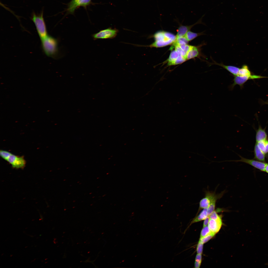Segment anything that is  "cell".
Returning <instances> with one entry per match:
<instances>
[{"label": "cell", "mask_w": 268, "mask_h": 268, "mask_svg": "<svg viewBox=\"0 0 268 268\" xmlns=\"http://www.w3.org/2000/svg\"><path fill=\"white\" fill-rule=\"evenodd\" d=\"M41 39L42 48L45 54L49 57H55L58 51L57 40L48 34Z\"/></svg>", "instance_id": "obj_1"}, {"label": "cell", "mask_w": 268, "mask_h": 268, "mask_svg": "<svg viewBox=\"0 0 268 268\" xmlns=\"http://www.w3.org/2000/svg\"><path fill=\"white\" fill-rule=\"evenodd\" d=\"M43 15V10L42 9L39 13H36L33 11L31 17V19L35 25L38 34L40 39L47 35Z\"/></svg>", "instance_id": "obj_2"}, {"label": "cell", "mask_w": 268, "mask_h": 268, "mask_svg": "<svg viewBox=\"0 0 268 268\" xmlns=\"http://www.w3.org/2000/svg\"><path fill=\"white\" fill-rule=\"evenodd\" d=\"M166 32L163 31H160L156 33L153 36L155 41L150 45L145 46L138 44V46H147L151 48H158L163 47L173 44L174 41L167 36Z\"/></svg>", "instance_id": "obj_3"}, {"label": "cell", "mask_w": 268, "mask_h": 268, "mask_svg": "<svg viewBox=\"0 0 268 268\" xmlns=\"http://www.w3.org/2000/svg\"><path fill=\"white\" fill-rule=\"evenodd\" d=\"M205 193V197L200 202L199 211L202 209L207 208L213 201L217 200L220 198L222 194H216L215 193L209 191H206Z\"/></svg>", "instance_id": "obj_4"}, {"label": "cell", "mask_w": 268, "mask_h": 268, "mask_svg": "<svg viewBox=\"0 0 268 268\" xmlns=\"http://www.w3.org/2000/svg\"><path fill=\"white\" fill-rule=\"evenodd\" d=\"M118 32V30L116 29L109 28L93 34L92 37L94 40L112 39L116 36Z\"/></svg>", "instance_id": "obj_5"}, {"label": "cell", "mask_w": 268, "mask_h": 268, "mask_svg": "<svg viewBox=\"0 0 268 268\" xmlns=\"http://www.w3.org/2000/svg\"><path fill=\"white\" fill-rule=\"evenodd\" d=\"M238 155L240 158L239 160H226L221 162H216L220 163L225 162H244L254 167L261 171H265V168L267 163L254 160L249 159L243 157L239 154L234 152Z\"/></svg>", "instance_id": "obj_6"}, {"label": "cell", "mask_w": 268, "mask_h": 268, "mask_svg": "<svg viewBox=\"0 0 268 268\" xmlns=\"http://www.w3.org/2000/svg\"><path fill=\"white\" fill-rule=\"evenodd\" d=\"M6 161L13 168H23L26 164V161L23 157L17 156L11 153Z\"/></svg>", "instance_id": "obj_7"}, {"label": "cell", "mask_w": 268, "mask_h": 268, "mask_svg": "<svg viewBox=\"0 0 268 268\" xmlns=\"http://www.w3.org/2000/svg\"><path fill=\"white\" fill-rule=\"evenodd\" d=\"M233 83L230 86L229 88L232 90L236 85H239L241 88L243 87L244 84L248 80L257 79V75H251L250 76H242L238 75L234 76Z\"/></svg>", "instance_id": "obj_8"}, {"label": "cell", "mask_w": 268, "mask_h": 268, "mask_svg": "<svg viewBox=\"0 0 268 268\" xmlns=\"http://www.w3.org/2000/svg\"><path fill=\"white\" fill-rule=\"evenodd\" d=\"M203 15L195 23L190 26H184L180 25L177 30V33L176 35V39L184 36L186 33L193 27L194 25L199 24L203 23L202 21L203 17L204 16Z\"/></svg>", "instance_id": "obj_9"}, {"label": "cell", "mask_w": 268, "mask_h": 268, "mask_svg": "<svg viewBox=\"0 0 268 268\" xmlns=\"http://www.w3.org/2000/svg\"><path fill=\"white\" fill-rule=\"evenodd\" d=\"M202 45L198 46L191 45L190 49L186 54L185 58L186 60L196 57L202 56L201 52V47Z\"/></svg>", "instance_id": "obj_10"}, {"label": "cell", "mask_w": 268, "mask_h": 268, "mask_svg": "<svg viewBox=\"0 0 268 268\" xmlns=\"http://www.w3.org/2000/svg\"><path fill=\"white\" fill-rule=\"evenodd\" d=\"M208 224V227L211 232L215 234L219 232L222 226L221 218L217 220L210 219Z\"/></svg>", "instance_id": "obj_11"}, {"label": "cell", "mask_w": 268, "mask_h": 268, "mask_svg": "<svg viewBox=\"0 0 268 268\" xmlns=\"http://www.w3.org/2000/svg\"><path fill=\"white\" fill-rule=\"evenodd\" d=\"M213 62L214 63H209V65L210 66V65H218L222 67L223 68L227 70L232 74L233 76L237 75L239 69V67L234 66L226 65L223 64L218 63L214 61H213Z\"/></svg>", "instance_id": "obj_12"}, {"label": "cell", "mask_w": 268, "mask_h": 268, "mask_svg": "<svg viewBox=\"0 0 268 268\" xmlns=\"http://www.w3.org/2000/svg\"><path fill=\"white\" fill-rule=\"evenodd\" d=\"M254 158L258 161L264 162L265 161V154L260 149L256 143L254 148Z\"/></svg>", "instance_id": "obj_13"}, {"label": "cell", "mask_w": 268, "mask_h": 268, "mask_svg": "<svg viewBox=\"0 0 268 268\" xmlns=\"http://www.w3.org/2000/svg\"><path fill=\"white\" fill-rule=\"evenodd\" d=\"M81 0H71L68 4L67 13V14H73L78 7L79 3Z\"/></svg>", "instance_id": "obj_14"}, {"label": "cell", "mask_w": 268, "mask_h": 268, "mask_svg": "<svg viewBox=\"0 0 268 268\" xmlns=\"http://www.w3.org/2000/svg\"><path fill=\"white\" fill-rule=\"evenodd\" d=\"M267 135L265 130L259 127L256 132V142L267 139Z\"/></svg>", "instance_id": "obj_15"}, {"label": "cell", "mask_w": 268, "mask_h": 268, "mask_svg": "<svg viewBox=\"0 0 268 268\" xmlns=\"http://www.w3.org/2000/svg\"><path fill=\"white\" fill-rule=\"evenodd\" d=\"M256 143L265 154L268 153V140L267 139L256 142Z\"/></svg>", "instance_id": "obj_16"}, {"label": "cell", "mask_w": 268, "mask_h": 268, "mask_svg": "<svg viewBox=\"0 0 268 268\" xmlns=\"http://www.w3.org/2000/svg\"><path fill=\"white\" fill-rule=\"evenodd\" d=\"M251 75V72L248 67L246 65H243L239 68L237 75L242 76H250Z\"/></svg>", "instance_id": "obj_17"}, {"label": "cell", "mask_w": 268, "mask_h": 268, "mask_svg": "<svg viewBox=\"0 0 268 268\" xmlns=\"http://www.w3.org/2000/svg\"><path fill=\"white\" fill-rule=\"evenodd\" d=\"M208 216L207 208H204L200 214L197 216L193 221V222H195L204 220Z\"/></svg>", "instance_id": "obj_18"}, {"label": "cell", "mask_w": 268, "mask_h": 268, "mask_svg": "<svg viewBox=\"0 0 268 268\" xmlns=\"http://www.w3.org/2000/svg\"><path fill=\"white\" fill-rule=\"evenodd\" d=\"M203 34L202 32L196 33L189 31L186 33L184 36L188 41H189L193 40L199 36L203 35Z\"/></svg>", "instance_id": "obj_19"}, {"label": "cell", "mask_w": 268, "mask_h": 268, "mask_svg": "<svg viewBox=\"0 0 268 268\" xmlns=\"http://www.w3.org/2000/svg\"><path fill=\"white\" fill-rule=\"evenodd\" d=\"M168 59L167 60L168 66H169L170 64L179 56V55L175 50H172Z\"/></svg>", "instance_id": "obj_20"}, {"label": "cell", "mask_w": 268, "mask_h": 268, "mask_svg": "<svg viewBox=\"0 0 268 268\" xmlns=\"http://www.w3.org/2000/svg\"><path fill=\"white\" fill-rule=\"evenodd\" d=\"M186 60L184 57L179 55L178 57L170 64L169 66L180 64Z\"/></svg>", "instance_id": "obj_21"}, {"label": "cell", "mask_w": 268, "mask_h": 268, "mask_svg": "<svg viewBox=\"0 0 268 268\" xmlns=\"http://www.w3.org/2000/svg\"><path fill=\"white\" fill-rule=\"evenodd\" d=\"M215 234L211 233L209 234L202 237L200 238L199 242L203 244L205 243L214 236Z\"/></svg>", "instance_id": "obj_22"}, {"label": "cell", "mask_w": 268, "mask_h": 268, "mask_svg": "<svg viewBox=\"0 0 268 268\" xmlns=\"http://www.w3.org/2000/svg\"><path fill=\"white\" fill-rule=\"evenodd\" d=\"M203 227L201 231L200 238L204 237L212 233L208 227L206 226Z\"/></svg>", "instance_id": "obj_23"}, {"label": "cell", "mask_w": 268, "mask_h": 268, "mask_svg": "<svg viewBox=\"0 0 268 268\" xmlns=\"http://www.w3.org/2000/svg\"><path fill=\"white\" fill-rule=\"evenodd\" d=\"M217 200H215L213 201L211 203L209 206L207 208L208 216L214 210Z\"/></svg>", "instance_id": "obj_24"}, {"label": "cell", "mask_w": 268, "mask_h": 268, "mask_svg": "<svg viewBox=\"0 0 268 268\" xmlns=\"http://www.w3.org/2000/svg\"><path fill=\"white\" fill-rule=\"evenodd\" d=\"M91 3V0H81L78 3V7L82 6L86 8L87 6Z\"/></svg>", "instance_id": "obj_25"}, {"label": "cell", "mask_w": 268, "mask_h": 268, "mask_svg": "<svg viewBox=\"0 0 268 268\" xmlns=\"http://www.w3.org/2000/svg\"><path fill=\"white\" fill-rule=\"evenodd\" d=\"M11 153L7 151L1 150L0 151V155L2 158L6 160Z\"/></svg>", "instance_id": "obj_26"}, {"label": "cell", "mask_w": 268, "mask_h": 268, "mask_svg": "<svg viewBox=\"0 0 268 268\" xmlns=\"http://www.w3.org/2000/svg\"><path fill=\"white\" fill-rule=\"evenodd\" d=\"M208 216L210 219L215 220H218L222 218V216L218 214L216 210L214 211Z\"/></svg>", "instance_id": "obj_27"}, {"label": "cell", "mask_w": 268, "mask_h": 268, "mask_svg": "<svg viewBox=\"0 0 268 268\" xmlns=\"http://www.w3.org/2000/svg\"><path fill=\"white\" fill-rule=\"evenodd\" d=\"M203 244L199 242L197 245V251L198 254H201L202 253Z\"/></svg>", "instance_id": "obj_28"}, {"label": "cell", "mask_w": 268, "mask_h": 268, "mask_svg": "<svg viewBox=\"0 0 268 268\" xmlns=\"http://www.w3.org/2000/svg\"><path fill=\"white\" fill-rule=\"evenodd\" d=\"M201 254H197L196 257L195 262L201 263Z\"/></svg>", "instance_id": "obj_29"}, {"label": "cell", "mask_w": 268, "mask_h": 268, "mask_svg": "<svg viewBox=\"0 0 268 268\" xmlns=\"http://www.w3.org/2000/svg\"><path fill=\"white\" fill-rule=\"evenodd\" d=\"M209 216H207L204 220L203 222V227L206 226L208 224L209 220Z\"/></svg>", "instance_id": "obj_30"}, {"label": "cell", "mask_w": 268, "mask_h": 268, "mask_svg": "<svg viewBox=\"0 0 268 268\" xmlns=\"http://www.w3.org/2000/svg\"><path fill=\"white\" fill-rule=\"evenodd\" d=\"M201 264V263L195 261V268H200Z\"/></svg>", "instance_id": "obj_31"}, {"label": "cell", "mask_w": 268, "mask_h": 268, "mask_svg": "<svg viewBox=\"0 0 268 268\" xmlns=\"http://www.w3.org/2000/svg\"><path fill=\"white\" fill-rule=\"evenodd\" d=\"M265 171L268 173V164H267L265 168Z\"/></svg>", "instance_id": "obj_32"}, {"label": "cell", "mask_w": 268, "mask_h": 268, "mask_svg": "<svg viewBox=\"0 0 268 268\" xmlns=\"http://www.w3.org/2000/svg\"><path fill=\"white\" fill-rule=\"evenodd\" d=\"M265 104H268V102H266L264 103Z\"/></svg>", "instance_id": "obj_33"}, {"label": "cell", "mask_w": 268, "mask_h": 268, "mask_svg": "<svg viewBox=\"0 0 268 268\" xmlns=\"http://www.w3.org/2000/svg\"><path fill=\"white\" fill-rule=\"evenodd\" d=\"M266 265H268V263H266Z\"/></svg>", "instance_id": "obj_34"}]
</instances>
